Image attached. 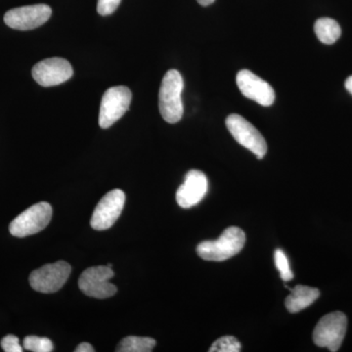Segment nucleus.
Returning a JSON list of instances; mask_svg holds the SVG:
<instances>
[{
    "label": "nucleus",
    "instance_id": "nucleus-22",
    "mask_svg": "<svg viewBox=\"0 0 352 352\" xmlns=\"http://www.w3.org/2000/svg\"><path fill=\"white\" fill-rule=\"evenodd\" d=\"M76 352H94V347L88 342H82V344H78L75 349Z\"/></svg>",
    "mask_w": 352,
    "mask_h": 352
},
{
    "label": "nucleus",
    "instance_id": "nucleus-16",
    "mask_svg": "<svg viewBox=\"0 0 352 352\" xmlns=\"http://www.w3.org/2000/svg\"><path fill=\"white\" fill-rule=\"evenodd\" d=\"M156 340L147 337L124 338L117 347L119 352H151L156 346Z\"/></svg>",
    "mask_w": 352,
    "mask_h": 352
},
{
    "label": "nucleus",
    "instance_id": "nucleus-2",
    "mask_svg": "<svg viewBox=\"0 0 352 352\" xmlns=\"http://www.w3.org/2000/svg\"><path fill=\"white\" fill-rule=\"evenodd\" d=\"M184 82L179 72L170 69L162 80L159 94V108L162 117L168 124H176L182 119V94Z\"/></svg>",
    "mask_w": 352,
    "mask_h": 352
},
{
    "label": "nucleus",
    "instance_id": "nucleus-4",
    "mask_svg": "<svg viewBox=\"0 0 352 352\" xmlns=\"http://www.w3.org/2000/svg\"><path fill=\"white\" fill-rule=\"evenodd\" d=\"M53 210L46 201L36 204L18 215L9 226L11 235L25 238L43 231L52 219Z\"/></svg>",
    "mask_w": 352,
    "mask_h": 352
},
{
    "label": "nucleus",
    "instance_id": "nucleus-6",
    "mask_svg": "<svg viewBox=\"0 0 352 352\" xmlns=\"http://www.w3.org/2000/svg\"><path fill=\"white\" fill-rule=\"evenodd\" d=\"M132 94L126 87L109 88L102 97L100 112H99V126L102 129H109L129 111Z\"/></svg>",
    "mask_w": 352,
    "mask_h": 352
},
{
    "label": "nucleus",
    "instance_id": "nucleus-8",
    "mask_svg": "<svg viewBox=\"0 0 352 352\" xmlns=\"http://www.w3.org/2000/svg\"><path fill=\"white\" fill-rule=\"evenodd\" d=\"M115 275L109 266H94L83 271L78 280V287L85 295L91 298H104L115 296L118 289L110 280Z\"/></svg>",
    "mask_w": 352,
    "mask_h": 352
},
{
    "label": "nucleus",
    "instance_id": "nucleus-15",
    "mask_svg": "<svg viewBox=\"0 0 352 352\" xmlns=\"http://www.w3.org/2000/svg\"><path fill=\"white\" fill-rule=\"evenodd\" d=\"M314 31L322 43L333 44L340 38L342 30L337 21L331 18H320L315 22Z\"/></svg>",
    "mask_w": 352,
    "mask_h": 352
},
{
    "label": "nucleus",
    "instance_id": "nucleus-19",
    "mask_svg": "<svg viewBox=\"0 0 352 352\" xmlns=\"http://www.w3.org/2000/svg\"><path fill=\"white\" fill-rule=\"evenodd\" d=\"M274 258L275 265H276V268L279 271L280 275H281L282 280H284L285 282L293 280L294 274L292 272L291 267H289V259L283 250L277 249L275 251Z\"/></svg>",
    "mask_w": 352,
    "mask_h": 352
},
{
    "label": "nucleus",
    "instance_id": "nucleus-7",
    "mask_svg": "<svg viewBox=\"0 0 352 352\" xmlns=\"http://www.w3.org/2000/svg\"><path fill=\"white\" fill-rule=\"evenodd\" d=\"M71 271V265L64 261L46 264L32 271L30 275V284L34 291L39 293H56L69 279Z\"/></svg>",
    "mask_w": 352,
    "mask_h": 352
},
{
    "label": "nucleus",
    "instance_id": "nucleus-23",
    "mask_svg": "<svg viewBox=\"0 0 352 352\" xmlns=\"http://www.w3.org/2000/svg\"><path fill=\"white\" fill-rule=\"evenodd\" d=\"M346 88L347 91L352 94V76L346 80Z\"/></svg>",
    "mask_w": 352,
    "mask_h": 352
},
{
    "label": "nucleus",
    "instance_id": "nucleus-10",
    "mask_svg": "<svg viewBox=\"0 0 352 352\" xmlns=\"http://www.w3.org/2000/svg\"><path fill=\"white\" fill-rule=\"evenodd\" d=\"M52 10L46 4H36L11 9L4 16V22L9 28L19 31L36 29L51 17Z\"/></svg>",
    "mask_w": 352,
    "mask_h": 352
},
{
    "label": "nucleus",
    "instance_id": "nucleus-24",
    "mask_svg": "<svg viewBox=\"0 0 352 352\" xmlns=\"http://www.w3.org/2000/svg\"><path fill=\"white\" fill-rule=\"evenodd\" d=\"M201 6H208L214 3L215 0H197Z\"/></svg>",
    "mask_w": 352,
    "mask_h": 352
},
{
    "label": "nucleus",
    "instance_id": "nucleus-9",
    "mask_svg": "<svg viewBox=\"0 0 352 352\" xmlns=\"http://www.w3.org/2000/svg\"><path fill=\"white\" fill-rule=\"evenodd\" d=\"M126 204V194L120 189L108 192L99 201L92 214V228L97 231L107 230L119 219Z\"/></svg>",
    "mask_w": 352,
    "mask_h": 352
},
{
    "label": "nucleus",
    "instance_id": "nucleus-13",
    "mask_svg": "<svg viewBox=\"0 0 352 352\" xmlns=\"http://www.w3.org/2000/svg\"><path fill=\"white\" fill-rule=\"evenodd\" d=\"M208 188V178L205 173L200 170H190L176 192V201L183 208L194 207L205 198Z\"/></svg>",
    "mask_w": 352,
    "mask_h": 352
},
{
    "label": "nucleus",
    "instance_id": "nucleus-11",
    "mask_svg": "<svg viewBox=\"0 0 352 352\" xmlns=\"http://www.w3.org/2000/svg\"><path fill=\"white\" fill-rule=\"evenodd\" d=\"M74 69L69 61L63 58H50L34 65L32 75L39 85L44 87H56L66 82L73 76Z\"/></svg>",
    "mask_w": 352,
    "mask_h": 352
},
{
    "label": "nucleus",
    "instance_id": "nucleus-12",
    "mask_svg": "<svg viewBox=\"0 0 352 352\" xmlns=\"http://www.w3.org/2000/svg\"><path fill=\"white\" fill-rule=\"evenodd\" d=\"M240 91L264 107H270L275 101V92L270 83L254 75L249 69H242L236 78Z\"/></svg>",
    "mask_w": 352,
    "mask_h": 352
},
{
    "label": "nucleus",
    "instance_id": "nucleus-3",
    "mask_svg": "<svg viewBox=\"0 0 352 352\" xmlns=\"http://www.w3.org/2000/svg\"><path fill=\"white\" fill-rule=\"evenodd\" d=\"M346 314L335 311L325 315L314 329V344L319 347H327L332 352L338 351L346 337Z\"/></svg>",
    "mask_w": 352,
    "mask_h": 352
},
{
    "label": "nucleus",
    "instance_id": "nucleus-21",
    "mask_svg": "<svg viewBox=\"0 0 352 352\" xmlns=\"http://www.w3.org/2000/svg\"><path fill=\"white\" fill-rule=\"evenodd\" d=\"M2 349L6 352H22L23 347L20 344V340L16 336L8 335L1 340Z\"/></svg>",
    "mask_w": 352,
    "mask_h": 352
},
{
    "label": "nucleus",
    "instance_id": "nucleus-17",
    "mask_svg": "<svg viewBox=\"0 0 352 352\" xmlns=\"http://www.w3.org/2000/svg\"><path fill=\"white\" fill-rule=\"evenodd\" d=\"M25 349L34 352H51L54 349L52 342L47 338L29 336L23 342Z\"/></svg>",
    "mask_w": 352,
    "mask_h": 352
},
{
    "label": "nucleus",
    "instance_id": "nucleus-18",
    "mask_svg": "<svg viewBox=\"0 0 352 352\" xmlns=\"http://www.w3.org/2000/svg\"><path fill=\"white\" fill-rule=\"evenodd\" d=\"M242 349L239 340L232 336H226L215 340L210 352H239Z\"/></svg>",
    "mask_w": 352,
    "mask_h": 352
},
{
    "label": "nucleus",
    "instance_id": "nucleus-14",
    "mask_svg": "<svg viewBox=\"0 0 352 352\" xmlns=\"http://www.w3.org/2000/svg\"><path fill=\"white\" fill-rule=\"evenodd\" d=\"M320 296V291L311 287L298 285L291 289V295L287 296L285 300L287 309L291 314L302 311L310 307Z\"/></svg>",
    "mask_w": 352,
    "mask_h": 352
},
{
    "label": "nucleus",
    "instance_id": "nucleus-5",
    "mask_svg": "<svg viewBox=\"0 0 352 352\" xmlns=\"http://www.w3.org/2000/svg\"><path fill=\"white\" fill-rule=\"evenodd\" d=\"M226 126L240 145L254 153L258 160L263 159L267 153V144L261 132L251 122L237 113H232L226 119Z\"/></svg>",
    "mask_w": 352,
    "mask_h": 352
},
{
    "label": "nucleus",
    "instance_id": "nucleus-20",
    "mask_svg": "<svg viewBox=\"0 0 352 352\" xmlns=\"http://www.w3.org/2000/svg\"><path fill=\"white\" fill-rule=\"evenodd\" d=\"M122 0H98L97 12L101 16H109L115 12Z\"/></svg>",
    "mask_w": 352,
    "mask_h": 352
},
{
    "label": "nucleus",
    "instance_id": "nucleus-1",
    "mask_svg": "<svg viewBox=\"0 0 352 352\" xmlns=\"http://www.w3.org/2000/svg\"><path fill=\"white\" fill-rule=\"evenodd\" d=\"M245 234L239 227L226 229L219 239L204 241L197 247V254L208 261H224L239 254L244 248Z\"/></svg>",
    "mask_w": 352,
    "mask_h": 352
}]
</instances>
